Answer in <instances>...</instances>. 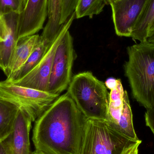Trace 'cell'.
I'll use <instances>...</instances> for the list:
<instances>
[{"label":"cell","instance_id":"obj_18","mask_svg":"<svg viewBox=\"0 0 154 154\" xmlns=\"http://www.w3.org/2000/svg\"><path fill=\"white\" fill-rule=\"evenodd\" d=\"M107 5V0H79L75 9V18L88 16L92 18L94 15L100 14Z\"/></svg>","mask_w":154,"mask_h":154},{"label":"cell","instance_id":"obj_29","mask_svg":"<svg viewBox=\"0 0 154 154\" xmlns=\"http://www.w3.org/2000/svg\"><path fill=\"white\" fill-rule=\"evenodd\" d=\"M27 0H23V2H24V4L25 5V3H26V2H27Z\"/></svg>","mask_w":154,"mask_h":154},{"label":"cell","instance_id":"obj_2","mask_svg":"<svg viewBox=\"0 0 154 154\" xmlns=\"http://www.w3.org/2000/svg\"><path fill=\"white\" fill-rule=\"evenodd\" d=\"M125 74L136 100L146 109L154 106V42H140L127 48Z\"/></svg>","mask_w":154,"mask_h":154},{"label":"cell","instance_id":"obj_24","mask_svg":"<svg viewBox=\"0 0 154 154\" xmlns=\"http://www.w3.org/2000/svg\"><path fill=\"white\" fill-rule=\"evenodd\" d=\"M0 154H7L2 142H0Z\"/></svg>","mask_w":154,"mask_h":154},{"label":"cell","instance_id":"obj_27","mask_svg":"<svg viewBox=\"0 0 154 154\" xmlns=\"http://www.w3.org/2000/svg\"><path fill=\"white\" fill-rule=\"evenodd\" d=\"M116 1V0H107L109 4L110 5V4L112 3L113 2L115 1Z\"/></svg>","mask_w":154,"mask_h":154},{"label":"cell","instance_id":"obj_5","mask_svg":"<svg viewBox=\"0 0 154 154\" xmlns=\"http://www.w3.org/2000/svg\"><path fill=\"white\" fill-rule=\"evenodd\" d=\"M60 95L0 82V100L12 103L26 112L32 122L36 121Z\"/></svg>","mask_w":154,"mask_h":154},{"label":"cell","instance_id":"obj_22","mask_svg":"<svg viewBox=\"0 0 154 154\" xmlns=\"http://www.w3.org/2000/svg\"><path fill=\"white\" fill-rule=\"evenodd\" d=\"M8 31L7 23L4 16L0 14V40L5 39Z\"/></svg>","mask_w":154,"mask_h":154},{"label":"cell","instance_id":"obj_6","mask_svg":"<svg viewBox=\"0 0 154 154\" xmlns=\"http://www.w3.org/2000/svg\"><path fill=\"white\" fill-rule=\"evenodd\" d=\"M73 39L67 31L60 40L53 59L48 92L59 95L68 88L75 59Z\"/></svg>","mask_w":154,"mask_h":154},{"label":"cell","instance_id":"obj_11","mask_svg":"<svg viewBox=\"0 0 154 154\" xmlns=\"http://www.w3.org/2000/svg\"><path fill=\"white\" fill-rule=\"evenodd\" d=\"M105 84L106 88L110 90L106 121L116 131L123 114L125 90L119 79L109 78Z\"/></svg>","mask_w":154,"mask_h":154},{"label":"cell","instance_id":"obj_10","mask_svg":"<svg viewBox=\"0 0 154 154\" xmlns=\"http://www.w3.org/2000/svg\"><path fill=\"white\" fill-rule=\"evenodd\" d=\"M31 119L19 109L12 131L2 142L7 154H31L29 135Z\"/></svg>","mask_w":154,"mask_h":154},{"label":"cell","instance_id":"obj_12","mask_svg":"<svg viewBox=\"0 0 154 154\" xmlns=\"http://www.w3.org/2000/svg\"><path fill=\"white\" fill-rule=\"evenodd\" d=\"M19 14L11 13L4 16L8 28L6 37L0 40V69L5 74L13 53L18 42L17 22Z\"/></svg>","mask_w":154,"mask_h":154},{"label":"cell","instance_id":"obj_3","mask_svg":"<svg viewBox=\"0 0 154 154\" xmlns=\"http://www.w3.org/2000/svg\"><path fill=\"white\" fill-rule=\"evenodd\" d=\"M67 92L87 119L106 120L107 89L105 83L91 72H82L74 76Z\"/></svg>","mask_w":154,"mask_h":154},{"label":"cell","instance_id":"obj_9","mask_svg":"<svg viewBox=\"0 0 154 154\" xmlns=\"http://www.w3.org/2000/svg\"><path fill=\"white\" fill-rule=\"evenodd\" d=\"M49 0H27L17 22L18 41L42 29L48 14Z\"/></svg>","mask_w":154,"mask_h":154},{"label":"cell","instance_id":"obj_19","mask_svg":"<svg viewBox=\"0 0 154 154\" xmlns=\"http://www.w3.org/2000/svg\"><path fill=\"white\" fill-rule=\"evenodd\" d=\"M24 5L23 0H0V14L3 16L11 13L20 14Z\"/></svg>","mask_w":154,"mask_h":154},{"label":"cell","instance_id":"obj_23","mask_svg":"<svg viewBox=\"0 0 154 154\" xmlns=\"http://www.w3.org/2000/svg\"><path fill=\"white\" fill-rule=\"evenodd\" d=\"M140 145L135 146L127 154H138V148Z\"/></svg>","mask_w":154,"mask_h":154},{"label":"cell","instance_id":"obj_1","mask_svg":"<svg viewBox=\"0 0 154 154\" xmlns=\"http://www.w3.org/2000/svg\"><path fill=\"white\" fill-rule=\"evenodd\" d=\"M87 119L67 92L57 99L35 122L32 140L43 154H79Z\"/></svg>","mask_w":154,"mask_h":154},{"label":"cell","instance_id":"obj_8","mask_svg":"<svg viewBox=\"0 0 154 154\" xmlns=\"http://www.w3.org/2000/svg\"><path fill=\"white\" fill-rule=\"evenodd\" d=\"M147 0H116L110 4L117 35L131 37Z\"/></svg>","mask_w":154,"mask_h":154},{"label":"cell","instance_id":"obj_13","mask_svg":"<svg viewBox=\"0 0 154 154\" xmlns=\"http://www.w3.org/2000/svg\"><path fill=\"white\" fill-rule=\"evenodd\" d=\"M40 36L38 34L22 38L18 41L5 75L11 79L22 66L31 54Z\"/></svg>","mask_w":154,"mask_h":154},{"label":"cell","instance_id":"obj_26","mask_svg":"<svg viewBox=\"0 0 154 154\" xmlns=\"http://www.w3.org/2000/svg\"><path fill=\"white\" fill-rule=\"evenodd\" d=\"M146 41L148 42H154V33L153 34H152V35L149 36V37L147 38Z\"/></svg>","mask_w":154,"mask_h":154},{"label":"cell","instance_id":"obj_14","mask_svg":"<svg viewBox=\"0 0 154 154\" xmlns=\"http://www.w3.org/2000/svg\"><path fill=\"white\" fill-rule=\"evenodd\" d=\"M53 42H50L40 36L38 42L27 61L11 79L5 80L8 82H13L25 76L39 63Z\"/></svg>","mask_w":154,"mask_h":154},{"label":"cell","instance_id":"obj_16","mask_svg":"<svg viewBox=\"0 0 154 154\" xmlns=\"http://www.w3.org/2000/svg\"><path fill=\"white\" fill-rule=\"evenodd\" d=\"M154 20V0H147L143 10L134 27L131 38L140 42L146 41L149 29Z\"/></svg>","mask_w":154,"mask_h":154},{"label":"cell","instance_id":"obj_28","mask_svg":"<svg viewBox=\"0 0 154 154\" xmlns=\"http://www.w3.org/2000/svg\"><path fill=\"white\" fill-rule=\"evenodd\" d=\"M31 154H43L42 153H40L37 152L35 151L34 152H32Z\"/></svg>","mask_w":154,"mask_h":154},{"label":"cell","instance_id":"obj_7","mask_svg":"<svg viewBox=\"0 0 154 154\" xmlns=\"http://www.w3.org/2000/svg\"><path fill=\"white\" fill-rule=\"evenodd\" d=\"M75 18V11L63 24L48 52L39 63L25 76L11 83L41 91H48L49 80L56 49L65 33L69 30Z\"/></svg>","mask_w":154,"mask_h":154},{"label":"cell","instance_id":"obj_25","mask_svg":"<svg viewBox=\"0 0 154 154\" xmlns=\"http://www.w3.org/2000/svg\"><path fill=\"white\" fill-rule=\"evenodd\" d=\"M154 33V20L153 22L152 23L151 27H150V29H149V33H148V36L149 37L152 34H153Z\"/></svg>","mask_w":154,"mask_h":154},{"label":"cell","instance_id":"obj_15","mask_svg":"<svg viewBox=\"0 0 154 154\" xmlns=\"http://www.w3.org/2000/svg\"><path fill=\"white\" fill-rule=\"evenodd\" d=\"M61 0H49L48 20L41 37L53 42L63 24H60Z\"/></svg>","mask_w":154,"mask_h":154},{"label":"cell","instance_id":"obj_4","mask_svg":"<svg viewBox=\"0 0 154 154\" xmlns=\"http://www.w3.org/2000/svg\"><path fill=\"white\" fill-rule=\"evenodd\" d=\"M141 143L120 134L106 120L87 119L79 154H127Z\"/></svg>","mask_w":154,"mask_h":154},{"label":"cell","instance_id":"obj_17","mask_svg":"<svg viewBox=\"0 0 154 154\" xmlns=\"http://www.w3.org/2000/svg\"><path fill=\"white\" fill-rule=\"evenodd\" d=\"M19 110V108L12 103L0 100V142L12 131Z\"/></svg>","mask_w":154,"mask_h":154},{"label":"cell","instance_id":"obj_20","mask_svg":"<svg viewBox=\"0 0 154 154\" xmlns=\"http://www.w3.org/2000/svg\"><path fill=\"white\" fill-rule=\"evenodd\" d=\"M79 0H61V16L60 24H63L75 12Z\"/></svg>","mask_w":154,"mask_h":154},{"label":"cell","instance_id":"obj_21","mask_svg":"<svg viewBox=\"0 0 154 154\" xmlns=\"http://www.w3.org/2000/svg\"><path fill=\"white\" fill-rule=\"evenodd\" d=\"M146 125L150 128L154 135V106L147 109L145 115Z\"/></svg>","mask_w":154,"mask_h":154}]
</instances>
